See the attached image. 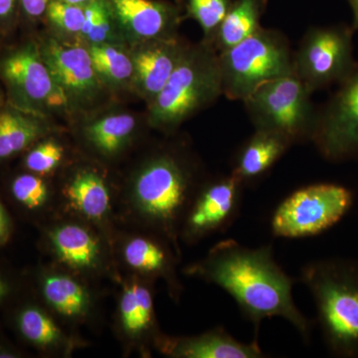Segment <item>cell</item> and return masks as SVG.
I'll return each mask as SVG.
<instances>
[{
	"label": "cell",
	"instance_id": "obj_34",
	"mask_svg": "<svg viewBox=\"0 0 358 358\" xmlns=\"http://www.w3.org/2000/svg\"><path fill=\"white\" fill-rule=\"evenodd\" d=\"M13 231V223L7 213L6 207L0 200V246L6 243Z\"/></svg>",
	"mask_w": 358,
	"mask_h": 358
},
{
	"label": "cell",
	"instance_id": "obj_7",
	"mask_svg": "<svg viewBox=\"0 0 358 358\" xmlns=\"http://www.w3.org/2000/svg\"><path fill=\"white\" fill-rule=\"evenodd\" d=\"M352 203V192L345 186H303L278 205L271 219V230L275 237L288 239L315 236L336 225Z\"/></svg>",
	"mask_w": 358,
	"mask_h": 358
},
{
	"label": "cell",
	"instance_id": "obj_15",
	"mask_svg": "<svg viewBox=\"0 0 358 358\" xmlns=\"http://www.w3.org/2000/svg\"><path fill=\"white\" fill-rule=\"evenodd\" d=\"M166 352L185 358H263L267 357L259 345L258 336L242 343L223 327L192 336L171 341L164 345Z\"/></svg>",
	"mask_w": 358,
	"mask_h": 358
},
{
	"label": "cell",
	"instance_id": "obj_35",
	"mask_svg": "<svg viewBox=\"0 0 358 358\" xmlns=\"http://www.w3.org/2000/svg\"><path fill=\"white\" fill-rule=\"evenodd\" d=\"M13 293V284L6 275L0 273V305L4 303Z\"/></svg>",
	"mask_w": 358,
	"mask_h": 358
},
{
	"label": "cell",
	"instance_id": "obj_29",
	"mask_svg": "<svg viewBox=\"0 0 358 358\" xmlns=\"http://www.w3.org/2000/svg\"><path fill=\"white\" fill-rule=\"evenodd\" d=\"M188 14L201 26L204 42L213 38L231 6L229 0H186Z\"/></svg>",
	"mask_w": 358,
	"mask_h": 358
},
{
	"label": "cell",
	"instance_id": "obj_20",
	"mask_svg": "<svg viewBox=\"0 0 358 358\" xmlns=\"http://www.w3.org/2000/svg\"><path fill=\"white\" fill-rule=\"evenodd\" d=\"M71 203L87 217L101 219L110 206V194L102 178L93 171H83L73 178L67 187Z\"/></svg>",
	"mask_w": 358,
	"mask_h": 358
},
{
	"label": "cell",
	"instance_id": "obj_8",
	"mask_svg": "<svg viewBox=\"0 0 358 358\" xmlns=\"http://www.w3.org/2000/svg\"><path fill=\"white\" fill-rule=\"evenodd\" d=\"M352 26L312 27L293 53V75L310 92L341 84L357 65Z\"/></svg>",
	"mask_w": 358,
	"mask_h": 358
},
{
	"label": "cell",
	"instance_id": "obj_31",
	"mask_svg": "<svg viewBox=\"0 0 358 358\" xmlns=\"http://www.w3.org/2000/svg\"><path fill=\"white\" fill-rule=\"evenodd\" d=\"M49 20L67 33H81L85 20V6L51 0L46 10Z\"/></svg>",
	"mask_w": 358,
	"mask_h": 358
},
{
	"label": "cell",
	"instance_id": "obj_37",
	"mask_svg": "<svg viewBox=\"0 0 358 358\" xmlns=\"http://www.w3.org/2000/svg\"><path fill=\"white\" fill-rule=\"evenodd\" d=\"M64 1L71 4H76V6H86L92 0H64Z\"/></svg>",
	"mask_w": 358,
	"mask_h": 358
},
{
	"label": "cell",
	"instance_id": "obj_16",
	"mask_svg": "<svg viewBox=\"0 0 358 358\" xmlns=\"http://www.w3.org/2000/svg\"><path fill=\"white\" fill-rule=\"evenodd\" d=\"M291 143L281 134L255 129L245 141L235 159L231 173L247 186L263 178L281 159Z\"/></svg>",
	"mask_w": 358,
	"mask_h": 358
},
{
	"label": "cell",
	"instance_id": "obj_21",
	"mask_svg": "<svg viewBox=\"0 0 358 358\" xmlns=\"http://www.w3.org/2000/svg\"><path fill=\"white\" fill-rule=\"evenodd\" d=\"M136 126L133 115H108L90 124L86 129L87 138L103 154L112 155L121 150Z\"/></svg>",
	"mask_w": 358,
	"mask_h": 358
},
{
	"label": "cell",
	"instance_id": "obj_27",
	"mask_svg": "<svg viewBox=\"0 0 358 358\" xmlns=\"http://www.w3.org/2000/svg\"><path fill=\"white\" fill-rule=\"evenodd\" d=\"M9 192L16 204L23 210L37 211L48 199V187L38 174L23 173L14 176Z\"/></svg>",
	"mask_w": 358,
	"mask_h": 358
},
{
	"label": "cell",
	"instance_id": "obj_6",
	"mask_svg": "<svg viewBox=\"0 0 358 358\" xmlns=\"http://www.w3.org/2000/svg\"><path fill=\"white\" fill-rule=\"evenodd\" d=\"M194 187L192 169L171 152H162L143 166L134 185L141 213L167 233L192 203Z\"/></svg>",
	"mask_w": 358,
	"mask_h": 358
},
{
	"label": "cell",
	"instance_id": "obj_2",
	"mask_svg": "<svg viewBox=\"0 0 358 358\" xmlns=\"http://www.w3.org/2000/svg\"><path fill=\"white\" fill-rule=\"evenodd\" d=\"M329 352L358 358V260L320 259L301 268Z\"/></svg>",
	"mask_w": 358,
	"mask_h": 358
},
{
	"label": "cell",
	"instance_id": "obj_28",
	"mask_svg": "<svg viewBox=\"0 0 358 358\" xmlns=\"http://www.w3.org/2000/svg\"><path fill=\"white\" fill-rule=\"evenodd\" d=\"M81 34L92 44H110L114 40L110 9L105 0H92L85 6Z\"/></svg>",
	"mask_w": 358,
	"mask_h": 358
},
{
	"label": "cell",
	"instance_id": "obj_33",
	"mask_svg": "<svg viewBox=\"0 0 358 358\" xmlns=\"http://www.w3.org/2000/svg\"><path fill=\"white\" fill-rule=\"evenodd\" d=\"M20 9V0H0V30H7L13 24Z\"/></svg>",
	"mask_w": 358,
	"mask_h": 358
},
{
	"label": "cell",
	"instance_id": "obj_3",
	"mask_svg": "<svg viewBox=\"0 0 358 358\" xmlns=\"http://www.w3.org/2000/svg\"><path fill=\"white\" fill-rule=\"evenodd\" d=\"M223 96L219 54L206 42L188 46L162 92L150 103L148 122L173 131Z\"/></svg>",
	"mask_w": 358,
	"mask_h": 358
},
{
	"label": "cell",
	"instance_id": "obj_19",
	"mask_svg": "<svg viewBox=\"0 0 358 358\" xmlns=\"http://www.w3.org/2000/svg\"><path fill=\"white\" fill-rule=\"evenodd\" d=\"M50 240L59 258L71 267L92 268L98 261V242L81 226H62L51 233Z\"/></svg>",
	"mask_w": 358,
	"mask_h": 358
},
{
	"label": "cell",
	"instance_id": "obj_30",
	"mask_svg": "<svg viewBox=\"0 0 358 358\" xmlns=\"http://www.w3.org/2000/svg\"><path fill=\"white\" fill-rule=\"evenodd\" d=\"M63 154L64 150L58 143L43 141L28 150L24 159L25 169L38 176L51 173L60 164Z\"/></svg>",
	"mask_w": 358,
	"mask_h": 358
},
{
	"label": "cell",
	"instance_id": "obj_26",
	"mask_svg": "<svg viewBox=\"0 0 358 358\" xmlns=\"http://www.w3.org/2000/svg\"><path fill=\"white\" fill-rule=\"evenodd\" d=\"M129 265L141 272L167 274L171 271V257L164 247L154 240L136 238L124 248Z\"/></svg>",
	"mask_w": 358,
	"mask_h": 358
},
{
	"label": "cell",
	"instance_id": "obj_5",
	"mask_svg": "<svg viewBox=\"0 0 358 358\" xmlns=\"http://www.w3.org/2000/svg\"><path fill=\"white\" fill-rule=\"evenodd\" d=\"M312 96L289 75L261 85L243 103L254 129L281 134L294 145L312 143L319 110Z\"/></svg>",
	"mask_w": 358,
	"mask_h": 358
},
{
	"label": "cell",
	"instance_id": "obj_9",
	"mask_svg": "<svg viewBox=\"0 0 358 358\" xmlns=\"http://www.w3.org/2000/svg\"><path fill=\"white\" fill-rule=\"evenodd\" d=\"M0 78L11 106L37 115L44 109L62 107L68 98L45 64L39 46L28 42L0 59Z\"/></svg>",
	"mask_w": 358,
	"mask_h": 358
},
{
	"label": "cell",
	"instance_id": "obj_1",
	"mask_svg": "<svg viewBox=\"0 0 358 358\" xmlns=\"http://www.w3.org/2000/svg\"><path fill=\"white\" fill-rule=\"evenodd\" d=\"M190 273L229 294L256 334L263 320L282 317L310 341L312 326L294 303V279L275 260L272 245L251 248L222 240Z\"/></svg>",
	"mask_w": 358,
	"mask_h": 358
},
{
	"label": "cell",
	"instance_id": "obj_14",
	"mask_svg": "<svg viewBox=\"0 0 358 358\" xmlns=\"http://www.w3.org/2000/svg\"><path fill=\"white\" fill-rule=\"evenodd\" d=\"M117 20L138 41L176 35L178 15L171 6L152 0H112Z\"/></svg>",
	"mask_w": 358,
	"mask_h": 358
},
{
	"label": "cell",
	"instance_id": "obj_13",
	"mask_svg": "<svg viewBox=\"0 0 358 358\" xmlns=\"http://www.w3.org/2000/svg\"><path fill=\"white\" fill-rule=\"evenodd\" d=\"M176 35L141 42L131 57L136 88L152 103L169 81L187 48Z\"/></svg>",
	"mask_w": 358,
	"mask_h": 358
},
{
	"label": "cell",
	"instance_id": "obj_32",
	"mask_svg": "<svg viewBox=\"0 0 358 358\" xmlns=\"http://www.w3.org/2000/svg\"><path fill=\"white\" fill-rule=\"evenodd\" d=\"M51 0H20V9L26 18L30 20L41 17Z\"/></svg>",
	"mask_w": 358,
	"mask_h": 358
},
{
	"label": "cell",
	"instance_id": "obj_18",
	"mask_svg": "<svg viewBox=\"0 0 358 358\" xmlns=\"http://www.w3.org/2000/svg\"><path fill=\"white\" fill-rule=\"evenodd\" d=\"M44 133L38 115L11 105L0 110V162L31 148Z\"/></svg>",
	"mask_w": 358,
	"mask_h": 358
},
{
	"label": "cell",
	"instance_id": "obj_36",
	"mask_svg": "<svg viewBox=\"0 0 358 358\" xmlns=\"http://www.w3.org/2000/svg\"><path fill=\"white\" fill-rule=\"evenodd\" d=\"M353 10V29L358 30V0H350Z\"/></svg>",
	"mask_w": 358,
	"mask_h": 358
},
{
	"label": "cell",
	"instance_id": "obj_22",
	"mask_svg": "<svg viewBox=\"0 0 358 358\" xmlns=\"http://www.w3.org/2000/svg\"><path fill=\"white\" fill-rule=\"evenodd\" d=\"M44 298L62 315L77 317L86 310L88 296L74 280L66 275H48L42 282Z\"/></svg>",
	"mask_w": 358,
	"mask_h": 358
},
{
	"label": "cell",
	"instance_id": "obj_23",
	"mask_svg": "<svg viewBox=\"0 0 358 358\" xmlns=\"http://www.w3.org/2000/svg\"><path fill=\"white\" fill-rule=\"evenodd\" d=\"M122 326L131 334L148 331L154 322V301L150 289L133 285L124 289L121 301Z\"/></svg>",
	"mask_w": 358,
	"mask_h": 358
},
{
	"label": "cell",
	"instance_id": "obj_24",
	"mask_svg": "<svg viewBox=\"0 0 358 358\" xmlns=\"http://www.w3.org/2000/svg\"><path fill=\"white\" fill-rule=\"evenodd\" d=\"M89 52L96 75L107 83L122 85L133 78V60L114 45L92 44Z\"/></svg>",
	"mask_w": 358,
	"mask_h": 358
},
{
	"label": "cell",
	"instance_id": "obj_4",
	"mask_svg": "<svg viewBox=\"0 0 358 358\" xmlns=\"http://www.w3.org/2000/svg\"><path fill=\"white\" fill-rule=\"evenodd\" d=\"M219 54L223 96L242 101L261 85L293 75V52L288 37L261 27L253 35Z\"/></svg>",
	"mask_w": 358,
	"mask_h": 358
},
{
	"label": "cell",
	"instance_id": "obj_12",
	"mask_svg": "<svg viewBox=\"0 0 358 358\" xmlns=\"http://www.w3.org/2000/svg\"><path fill=\"white\" fill-rule=\"evenodd\" d=\"M40 53L52 76L67 98L88 99L99 89V79L89 50L48 40Z\"/></svg>",
	"mask_w": 358,
	"mask_h": 358
},
{
	"label": "cell",
	"instance_id": "obj_10",
	"mask_svg": "<svg viewBox=\"0 0 358 358\" xmlns=\"http://www.w3.org/2000/svg\"><path fill=\"white\" fill-rule=\"evenodd\" d=\"M317 110L312 143L331 162L358 160V63Z\"/></svg>",
	"mask_w": 358,
	"mask_h": 358
},
{
	"label": "cell",
	"instance_id": "obj_17",
	"mask_svg": "<svg viewBox=\"0 0 358 358\" xmlns=\"http://www.w3.org/2000/svg\"><path fill=\"white\" fill-rule=\"evenodd\" d=\"M266 0H237L231 4L210 44L221 53L258 31Z\"/></svg>",
	"mask_w": 358,
	"mask_h": 358
},
{
	"label": "cell",
	"instance_id": "obj_11",
	"mask_svg": "<svg viewBox=\"0 0 358 358\" xmlns=\"http://www.w3.org/2000/svg\"><path fill=\"white\" fill-rule=\"evenodd\" d=\"M245 188L233 173L202 185L186 212L185 236L199 239L225 232L239 215Z\"/></svg>",
	"mask_w": 358,
	"mask_h": 358
},
{
	"label": "cell",
	"instance_id": "obj_25",
	"mask_svg": "<svg viewBox=\"0 0 358 358\" xmlns=\"http://www.w3.org/2000/svg\"><path fill=\"white\" fill-rule=\"evenodd\" d=\"M14 326L27 343L46 348L58 341L59 329L53 320L35 306H24L14 315Z\"/></svg>",
	"mask_w": 358,
	"mask_h": 358
}]
</instances>
